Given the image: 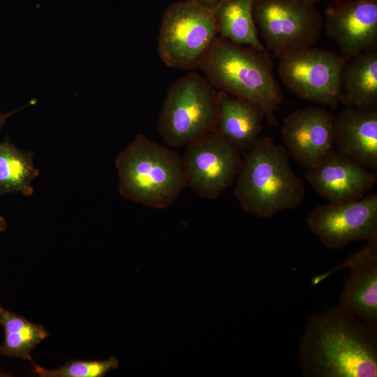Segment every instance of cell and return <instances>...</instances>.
Instances as JSON below:
<instances>
[{"label":"cell","instance_id":"24","mask_svg":"<svg viewBox=\"0 0 377 377\" xmlns=\"http://www.w3.org/2000/svg\"><path fill=\"white\" fill-rule=\"evenodd\" d=\"M6 229V223L5 219L0 216V231H4Z\"/></svg>","mask_w":377,"mask_h":377},{"label":"cell","instance_id":"15","mask_svg":"<svg viewBox=\"0 0 377 377\" xmlns=\"http://www.w3.org/2000/svg\"><path fill=\"white\" fill-rule=\"evenodd\" d=\"M336 150L370 170L377 168V110L346 107L333 124Z\"/></svg>","mask_w":377,"mask_h":377},{"label":"cell","instance_id":"25","mask_svg":"<svg viewBox=\"0 0 377 377\" xmlns=\"http://www.w3.org/2000/svg\"><path fill=\"white\" fill-rule=\"evenodd\" d=\"M311 3L316 5L318 2H320L321 0H309Z\"/></svg>","mask_w":377,"mask_h":377},{"label":"cell","instance_id":"6","mask_svg":"<svg viewBox=\"0 0 377 377\" xmlns=\"http://www.w3.org/2000/svg\"><path fill=\"white\" fill-rule=\"evenodd\" d=\"M218 36L214 9L193 0L177 1L163 15L158 52L169 67L198 68Z\"/></svg>","mask_w":377,"mask_h":377},{"label":"cell","instance_id":"23","mask_svg":"<svg viewBox=\"0 0 377 377\" xmlns=\"http://www.w3.org/2000/svg\"><path fill=\"white\" fill-rule=\"evenodd\" d=\"M23 108L24 107L20 108L19 109H17L15 110H13V111L9 112L3 113V114L0 113V129L3 126V125L5 124L6 121V120L10 117H11L13 114H14L15 113H16L17 112H18L19 110H20Z\"/></svg>","mask_w":377,"mask_h":377},{"label":"cell","instance_id":"2","mask_svg":"<svg viewBox=\"0 0 377 377\" xmlns=\"http://www.w3.org/2000/svg\"><path fill=\"white\" fill-rule=\"evenodd\" d=\"M289 157L285 147L268 136H259L243 154L235 195L245 212L268 219L303 202L304 182L293 171Z\"/></svg>","mask_w":377,"mask_h":377},{"label":"cell","instance_id":"17","mask_svg":"<svg viewBox=\"0 0 377 377\" xmlns=\"http://www.w3.org/2000/svg\"><path fill=\"white\" fill-rule=\"evenodd\" d=\"M377 103V51L367 50L346 60L341 82L340 104L375 108Z\"/></svg>","mask_w":377,"mask_h":377},{"label":"cell","instance_id":"1","mask_svg":"<svg viewBox=\"0 0 377 377\" xmlns=\"http://www.w3.org/2000/svg\"><path fill=\"white\" fill-rule=\"evenodd\" d=\"M306 377H376L377 326L340 305L309 318L299 344Z\"/></svg>","mask_w":377,"mask_h":377},{"label":"cell","instance_id":"19","mask_svg":"<svg viewBox=\"0 0 377 377\" xmlns=\"http://www.w3.org/2000/svg\"><path fill=\"white\" fill-rule=\"evenodd\" d=\"M38 174L31 152L21 150L8 141L0 142V194L31 195V183Z\"/></svg>","mask_w":377,"mask_h":377},{"label":"cell","instance_id":"21","mask_svg":"<svg viewBox=\"0 0 377 377\" xmlns=\"http://www.w3.org/2000/svg\"><path fill=\"white\" fill-rule=\"evenodd\" d=\"M34 371L42 377H102L119 366L115 357L105 360H76L56 369H47L32 362Z\"/></svg>","mask_w":377,"mask_h":377},{"label":"cell","instance_id":"13","mask_svg":"<svg viewBox=\"0 0 377 377\" xmlns=\"http://www.w3.org/2000/svg\"><path fill=\"white\" fill-rule=\"evenodd\" d=\"M348 267L350 275L340 297V306L367 323L377 326V237L367 242L345 262L313 278L316 286Z\"/></svg>","mask_w":377,"mask_h":377},{"label":"cell","instance_id":"12","mask_svg":"<svg viewBox=\"0 0 377 377\" xmlns=\"http://www.w3.org/2000/svg\"><path fill=\"white\" fill-rule=\"evenodd\" d=\"M306 178L329 203L341 205L363 198L376 184L377 174L334 149L308 169Z\"/></svg>","mask_w":377,"mask_h":377},{"label":"cell","instance_id":"22","mask_svg":"<svg viewBox=\"0 0 377 377\" xmlns=\"http://www.w3.org/2000/svg\"><path fill=\"white\" fill-rule=\"evenodd\" d=\"M193 1L214 10L224 0H193Z\"/></svg>","mask_w":377,"mask_h":377},{"label":"cell","instance_id":"11","mask_svg":"<svg viewBox=\"0 0 377 377\" xmlns=\"http://www.w3.org/2000/svg\"><path fill=\"white\" fill-rule=\"evenodd\" d=\"M334 119L330 112L316 106L290 114L281 128L289 155L304 168H313L334 149Z\"/></svg>","mask_w":377,"mask_h":377},{"label":"cell","instance_id":"18","mask_svg":"<svg viewBox=\"0 0 377 377\" xmlns=\"http://www.w3.org/2000/svg\"><path fill=\"white\" fill-rule=\"evenodd\" d=\"M254 0H224L214 9L219 37L235 44L269 52L258 38L253 16Z\"/></svg>","mask_w":377,"mask_h":377},{"label":"cell","instance_id":"9","mask_svg":"<svg viewBox=\"0 0 377 377\" xmlns=\"http://www.w3.org/2000/svg\"><path fill=\"white\" fill-rule=\"evenodd\" d=\"M242 156L214 131L192 141L182 159L188 186L201 198L217 199L235 181Z\"/></svg>","mask_w":377,"mask_h":377},{"label":"cell","instance_id":"5","mask_svg":"<svg viewBox=\"0 0 377 377\" xmlns=\"http://www.w3.org/2000/svg\"><path fill=\"white\" fill-rule=\"evenodd\" d=\"M218 112L217 92L208 80L191 72L169 87L158 130L170 147H180L214 131Z\"/></svg>","mask_w":377,"mask_h":377},{"label":"cell","instance_id":"10","mask_svg":"<svg viewBox=\"0 0 377 377\" xmlns=\"http://www.w3.org/2000/svg\"><path fill=\"white\" fill-rule=\"evenodd\" d=\"M307 223L327 247L340 249L350 243L377 237V194L341 205L316 207Z\"/></svg>","mask_w":377,"mask_h":377},{"label":"cell","instance_id":"3","mask_svg":"<svg viewBox=\"0 0 377 377\" xmlns=\"http://www.w3.org/2000/svg\"><path fill=\"white\" fill-rule=\"evenodd\" d=\"M198 68L214 87L254 105L270 127L278 126L276 112L283 102V95L269 52L218 36Z\"/></svg>","mask_w":377,"mask_h":377},{"label":"cell","instance_id":"14","mask_svg":"<svg viewBox=\"0 0 377 377\" xmlns=\"http://www.w3.org/2000/svg\"><path fill=\"white\" fill-rule=\"evenodd\" d=\"M324 27L346 59L376 48L377 0H349L327 8Z\"/></svg>","mask_w":377,"mask_h":377},{"label":"cell","instance_id":"7","mask_svg":"<svg viewBox=\"0 0 377 377\" xmlns=\"http://www.w3.org/2000/svg\"><path fill=\"white\" fill-rule=\"evenodd\" d=\"M253 16L266 49L277 57L313 47L323 29L320 13L309 0H254Z\"/></svg>","mask_w":377,"mask_h":377},{"label":"cell","instance_id":"8","mask_svg":"<svg viewBox=\"0 0 377 377\" xmlns=\"http://www.w3.org/2000/svg\"><path fill=\"white\" fill-rule=\"evenodd\" d=\"M283 84L300 98L335 108L340 104L341 82L346 59L341 54L306 47L279 57Z\"/></svg>","mask_w":377,"mask_h":377},{"label":"cell","instance_id":"4","mask_svg":"<svg viewBox=\"0 0 377 377\" xmlns=\"http://www.w3.org/2000/svg\"><path fill=\"white\" fill-rule=\"evenodd\" d=\"M115 165L121 195L147 207H168L188 186L179 154L143 134L119 153Z\"/></svg>","mask_w":377,"mask_h":377},{"label":"cell","instance_id":"16","mask_svg":"<svg viewBox=\"0 0 377 377\" xmlns=\"http://www.w3.org/2000/svg\"><path fill=\"white\" fill-rule=\"evenodd\" d=\"M218 112L214 132L243 154L260 136L264 115L254 105L224 91L217 93Z\"/></svg>","mask_w":377,"mask_h":377},{"label":"cell","instance_id":"20","mask_svg":"<svg viewBox=\"0 0 377 377\" xmlns=\"http://www.w3.org/2000/svg\"><path fill=\"white\" fill-rule=\"evenodd\" d=\"M0 324L5 332L0 355L33 362L30 353L48 333L43 325L34 323L0 305Z\"/></svg>","mask_w":377,"mask_h":377}]
</instances>
